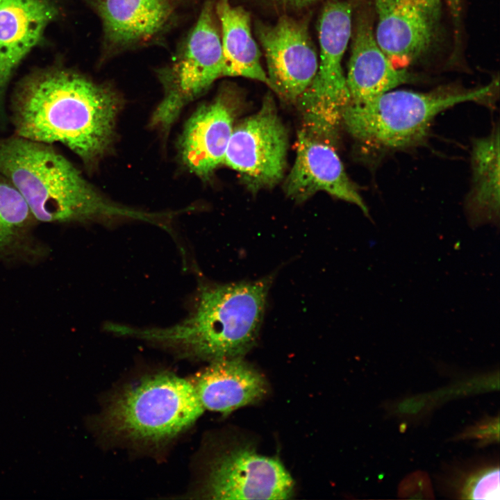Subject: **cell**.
I'll return each mask as SVG.
<instances>
[{
    "mask_svg": "<svg viewBox=\"0 0 500 500\" xmlns=\"http://www.w3.org/2000/svg\"><path fill=\"white\" fill-rule=\"evenodd\" d=\"M117 107L109 90L77 74L54 70L19 85L11 101V122L15 135L60 143L90 167L110 145Z\"/></svg>",
    "mask_w": 500,
    "mask_h": 500,
    "instance_id": "obj_1",
    "label": "cell"
},
{
    "mask_svg": "<svg viewBox=\"0 0 500 500\" xmlns=\"http://www.w3.org/2000/svg\"><path fill=\"white\" fill-rule=\"evenodd\" d=\"M273 276L225 284L199 283L190 311L167 327L110 323L115 334L134 337L208 361L242 357L255 344Z\"/></svg>",
    "mask_w": 500,
    "mask_h": 500,
    "instance_id": "obj_2",
    "label": "cell"
},
{
    "mask_svg": "<svg viewBox=\"0 0 500 500\" xmlns=\"http://www.w3.org/2000/svg\"><path fill=\"white\" fill-rule=\"evenodd\" d=\"M0 172L19 190L36 221L138 220L164 226L167 212H144L106 199L51 144L17 135L0 138Z\"/></svg>",
    "mask_w": 500,
    "mask_h": 500,
    "instance_id": "obj_3",
    "label": "cell"
},
{
    "mask_svg": "<svg viewBox=\"0 0 500 500\" xmlns=\"http://www.w3.org/2000/svg\"><path fill=\"white\" fill-rule=\"evenodd\" d=\"M497 83L468 90H392L363 103L348 104L342 124L365 144L388 149L406 148L423 140L433 119L442 111L468 101L490 103Z\"/></svg>",
    "mask_w": 500,
    "mask_h": 500,
    "instance_id": "obj_4",
    "label": "cell"
},
{
    "mask_svg": "<svg viewBox=\"0 0 500 500\" xmlns=\"http://www.w3.org/2000/svg\"><path fill=\"white\" fill-rule=\"evenodd\" d=\"M204 410L190 380L158 373L118 394L106 411V424L122 437L157 442L189 428Z\"/></svg>",
    "mask_w": 500,
    "mask_h": 500,
    "instance_id": "obj_5",
    "label": "cell"
},
{
    "mask_svg": "<svg viewBox=\"0 0 500 500\" xmlns=\"http://www.w3.org/2000/svg\"><path fill=\"white\" fill-rule=\"evenodd\" d=\"M352 29L351 4L343 1L326 3L319 22L317 69L296 102L301 115V129L333 146L350 101L342 60Z\"/></svg>",
    "mask_w": 500,
    "mask_h": 500,
    "instance_id": "obj_6",
    "label": "cell"
},
{
    "mask_svg": "<svg viewBox=\"0 0 500 500\" xmlns=\"http://www.w3.org/2000/svg\"><path fill=\"white\" fill-rule=\"evenodd\" d=\"M288 138L273 98L233 127L224 163L239 174L251 192L274 187L286 168Z\"/></svg>",
    "mask_w": 500,
    "mask_h": 500,
    "instance_id": "obj_7",
    "label": "cell"
},
{
    "mask_svg": "<svg viewBox=\"0 0 500 500\" xmlns=\"http://www.w3.org/2000/svg\"><path fill=\"white\" fill-rule=\"evenodd\" d=\"M213 11L209 4L203 8L176 66L172 82L153 115V124L168 128L187 103L224 76L221 35Z\"/></svg>",
    "mask_w": 500,
    "mask_h": 500,
    "instance_id": "obj_8",
    "label": "cell"
},
{
    "mask_svg": "<svg viewBox=\"0 0 500 500\" xmlns=\"http://www.w3.org/2000/svg\"><path fill=\"white\" fill-rule=\"evenodd\" d=\"M255 33L264 51L269 87L283 100L296 103L318 67L306 21L282 15L272 24L257 22Z\"/></svg>",
    "mask_w": 500,
    "mask_h": 500,
    "instance_id": "obj_9",
    "label": "cell"
},
{
    "mask_svg": "<svg viewBox=\"0 0 500 500\" xmlns=\"http://www.w3.org/2000/svg\"><path fill=\"white\" fill-rule=\"evenodd\" d=\"M294 481L276 457L238 448L218 458L207 483L210 499H288L294 494Z\"/></svg>",
    "mask_w": 500,
    "mask_h": 500,
    "instance_id": "obj_10",
    "label": "cell"
},
{
    "mask_svg": "<svg viewBox=\"0 0 500 500\" xmlns=\"http://www.w3.org/2000/svg\"><path fill=\"white\" fill-rule=\"evenodd\" d=\"M376 42L392 64L405 68L422 57L435 38L441 0H374Z\"/></svg>",
    "mask_w": 500,
    "mask_h": 500,
    "instance_id": "obj_11",
    "label": "cell"
},
{
    "mask_svg": "<svg viewBox=\"0 0 500 500\" xmlns=\"http://www.w3.org/2000/svg\"><path fill=\"white\" fill-rule=\"evenodd\" d=\"M284 189L292 199L302 202L318 192L357 206L369 216L367 206L346 173L333 146L314 138L300 129L296 157Z\"/></svg>",
    "mask_w": 500,
    "mask_h": 500,
    "instance_id": "obj_12",
    "label": "cell"
},
{
    "mask_svg": "<svg viewBox=\"0 0 500 500\" xmlns=\"http://www.w3.org/2000/svg\"><path fill=\"white\" fill-rule=\"evenodd\" d=\"M58 10L49 0H0V121L5 95L18 64L40 41Z\"/></svg>",
    "mask_w": 500,
    "mask_h": 500,
    "instance_id": "obj_13",
    "label": "cell"
},
{
    "mask_svg": "<svg viewBox=\"0 0 500 500\" xmlns=\"http://www.w3.org/2000/svg\"><path fill=\"white\" fill-rule=\"evenodd\" d=\"M191 381L204 409L223 415L255 403L267 391L264 376L242 357L211 361Z\"/></svg>",
    "mask_w": 500,
    "mask_h": 500,
    "instance_id": "obj_14",
    "label": "cell"
},
{
    "mask_svg": "<svg viewBox=\"0 0 500 500\" xmlns=\"http://www.w3.org/2000/svg\"><path fill=\"white\" fill-rule=\"evenodd\" d=\"M351 35L346 76L349 104L363 103L410 81L412 77L406 69L395 67L381 49L367 17L358 20Z\"/></svg>",
    "mask_w": 500,
    "mask_h": 500,
    "instance_id": "obj_15",
    "label": "cell"
},
{
    "mask_svg": "<svg viewBox=\"0 0 500 500\" xmlns=\"http://www.w3.org/2000/svg\"><path fill=\"white\" fill-rule=\"evenodd\" d=\"M230 106L221 95L199 108L185 125L180 144L182 159L199 176H210L224 163L234 127Z\"/></svg>",
    "mask_w": 500,
    "mask_h": 500,
    "instance_id": "obj_16",
    "label": "cell"
},
{
    "mask_svg": "<svg viewBox=\"0 0 500 500\" xmlns=\"http://www.w3.org/2000/svg\"><path fill=\"white\" fill-rule=\"evenodd\" d=\"M499 128L474 140L471 155L472 178L465 211L472 227L499 220Z\"/></svg>",
    "mask_w": 500,
    "mask_h": 500,
    "instance_id": "obj_17",
    "label": "cell"
},
{
    "mask_svg": "<svg viewBox=\"0 0 500 500\" xmlns=\"http://www.w3.org/2000/svg\"><path fill=\"white\" fill-rule=\"evenodd\" d=\"M216 15L221 26L224 58V76H240L269 86L267 73L260 62V51L253 38L249 13L228 0H219Z\"/></svg>",
    "mask_w": 500,
    "mask_h": 500,
    "instance_id": "obj_18",
    "label": "cell"
},
{
    "mask_svg": "<svg viewBox=\"0 0 500 500\" xmlns=\"http://www.w3.org/2000/svg\"><path fill=\"white\" fill-rule=\"evenodd\" d=\"M99 10L107 37L117 44L151 37L170 14L167 0H101Z\"/></svg>",
    "mask_w": 500,
    "mask_h": 500,
    "instance_id": "obj_19",
    "label": "cell"
},
{
    "mask_svg": "<svg viewBox=\"0 0 500 500\" xmlns=\"http://www.w3.org/2000/svg\"><path fill=\"white\" fill-rule=\"evenodd\" d=\"M35 222L19 190L0 172V256L19 251Z\"/></svg>",
    "mask_w": 500,
    "mask_h": 500,
    "instance_id": "obj_20",
    "label": "cell"
},
{
    "mask_svg": "<svg viewBox=\"0 0 500 500\" xmlns=\"http://www.w3.org/2000/svg\"><path fill=\"white\" fill-rule=\"evenodd\" d=\"M443 488L460 499H499V469L493 461L453 466L443 477Z\"/></svg>",
    "mask_w": 500,
    "mask_h": 500,
    "instance_id": "obj_21",
    "label": "cell"
},
{
    "mask_svg": "<svg viewBox=\"0 0 500 500\" xmlns=\"http://www.w3.org/2000/svg\"><path fill=\"white\" fill-rule=\"evenodd\" d=\"M495 422L494 419L483 420L478 423L476 426L468 428L467 431L462 433V438H473L482 441L494 440L495 438Z\"/></svg>",
    "mask_w": 500,
    "mask_h": 500,
    "instance_id": "obj_22",
    "label": "cell"
},
{
    "mask_svg": "<svg viewBox=\"0 0 500 500\" xmlns=\"http://www.w3.org/2000/svg\"><path fill=\"white\" fill-rule=\"evenodd\" d=\"M270 5L282 10H298L321 0H265Z\"/></svg>",
    "mask_w": 500,
    "mask_h": 500,
    "instance_id": "obj_23",
    "label": "cell"
},
{
    "mask_svg": "<svg viewBox=\"0 0 500 500\" xmlns=\"http://www.w3.org/2000/svg\"><path fill=\"white\" fill-rule=\"evenodd\" d=\"M447 3L451 13L455 17H458L460 14L462 0H444Z\"/></svg>",
    "mask_w": 500,
    "mask_h": 500,
    "instance_id": "obj_24",
    "label": "cell"
}]
</instances>
